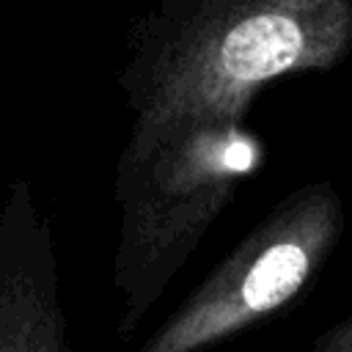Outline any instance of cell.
Here are the masks:
<instances>
[{
    "instance_id": "1",
    "label": "cell",
    "mask_w": 352,
    "mask_h": 352,
    "mask_svg": "<svg viewBox=\"0 0 352 352\" xmlns=\"http://www.w3.org/2000/svg\"><path fill=\"white\" fill-rule=\"evenodd\" d=\"M352 47L346 0H162L135 19L118 72L132 126L124 160L217 121H245L286 74L324 72Z\"/></svg>"
},
{
    "instance_id": "2",
    "label": "cell",
    "mask_w": 352,
    "mask_h": 352,
    "mask_svg": "<svg viewBox=\"0 0 352 352\" xmlns=\"http://www.w3.org/2000/svg\"><path fill=\"white\" fill-rule=\"evenodd\" d=\"M258 162L261 143L245 121L201 124L140 157H118L113 195L121 217L113 286L121 297V338H129L162 300Z\"/></svg>"
},
{
    "instance_id": "3",
    "label": "cell",
    "mask_w": 352,
    "mask_h": 352,
    "mask_svg": "<svg viewBox=\"0 0 352 352\" xmlns=\"http://www.w3.org/2000/svg\"><path fill=\"white\" fill-rule=\"evenodd\" d=\"M344 226V198L330 182L289 192L135 352H206L286 308L322 270Z\"/></svg>"
},
{
    "instance_id": "4",
    "label": "cell",
    "mask_w": 352,
    "mask_h": 352,
    "mask_svg": "<svg viewBox=\"0 0 352 352\" xmlns=\"http://www.w3.org/2000/svg\"><path fill=\"white\" fill-rule=\"evenodd\" d=\"M0 352H72L52 226L22 176L0 206Z\"/></svg>"
},
{
    "instance_id": "5",
    "label": "cell",
    "mask_w": 352,
    "mask_h": 352,
    "mask_svg": "<svg viewBox=\"0 0 352 352\" xmlns=\"http://www.w3.org/2000/svg\"><path fill=\"white\" fill-rule=\"evenodd\" d=\"M308 352H352V314L338 324H333L330 330H324L311 344Z\"/></svg>"
}]
</instances>
